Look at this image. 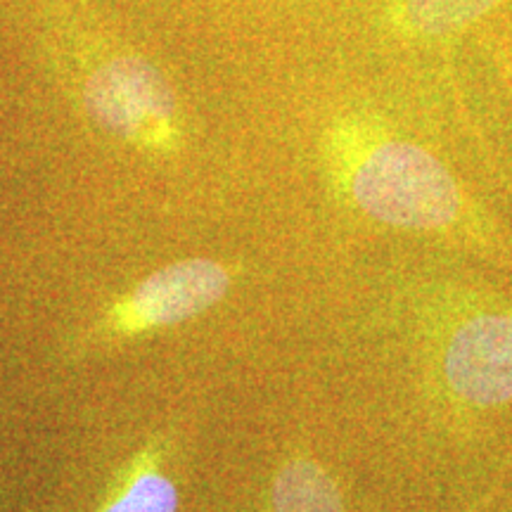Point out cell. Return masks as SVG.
Returning a JSON list of instances; mask_svg holds the SVG:
<instances>
[{"instance_id": "cell-2", "label": "cell", "mask_w": 512, "mask_h": 512, "mask_svg": "<svg viewBox=\"0 0 512 512\" xmlns=\"http://www.w3.org/2000/svg\"><path fill=\"white\" fill-rule=\"evenodd\" d=\"M230 275L211 259H185L159 268L145 278L107 318L112 332H136L169 328L200 316L226 297Z\"/></svg>"}, {"instance_id": "cell-6", "label": "cell", "mask_w": 512, "mask_h": 512, "mask_svg": "<svg viewBox=\"0 0 512 512\" xmlns=\"http://www.w3.org/2000/svg\"><path fill=\"white\" fill-rule=\"evenodd\" d=\"M489 46V57L494 64V72L498 79V86L503 88L505 98L512 105V41L510 36H494V43H486Z\"/></svg>"}, {"instance_id": "cell-7", "label": "cell", "mask_w": 512, "mask_h": 512, "mask_svg": "<svg viewBox=\"0 0 512 512\" xmlns=\"http://www.w3.org/2000/svg\"><path fill=\"white\" fill-rule=\"evenodd\" d=\"M479 512H512V475L505 479L501 489L491 496V501Z\"/></svg>"}, {"instance_id": "cell-3", "label": "cell", "mask_w": 512, "mask_h": 512, "mask_svg": "<svg viewBox=\"0 0 512 512\" xmlns=\"http://www.w3.org/2000/svg\"><path fill=\"white\" fill-rule=\"evenodd\" d=\"M505 0H389V19L413 41H444L463 34Z\"/></svg>"}, {"instance_id": "cell-1", "label": "cell", "mask_w": 512, "mask_h": 512, "mask_svg": "<svg viewBox=\"0 0 512 512\" xmlns=\"http://www.w3.org/2000/svg\"><path fill=\"white\" fill-rule=\"evenodd\" d=\"M83 110L110 136L150 152L181 143L178 102L164 74L128 48H93L81 64Z\"/></svg>"}, {"instance_id": "cell-5", "label": "cell", "mask_w": 512, "mask_h": 512, "mask_svg": "<svg viewBox=\"0 0 512 512\" xmlns=\"http://www.w3.org/2000/svg\"><path fill=\"white\" fill-rule=\"evenodd\" d=\"M178 491L169 477L143 470L131 479L126 491L102 512H176Z\"/></svg>"}, {"instance_id": "cell-4", "label": "cell", "mask_w": 512, "mask_h": 512, "mask_svg": "<svg viewBox=\"0 0 512 512\" xmlns=\"http://www.w3.org/2000/svg\"><path fill=\"white\" fill-rule=\"evenodd\" d=\"M271 512H347V496L330 467L313 456H294L271 486Z\"/></svg>"}]
</instances>
